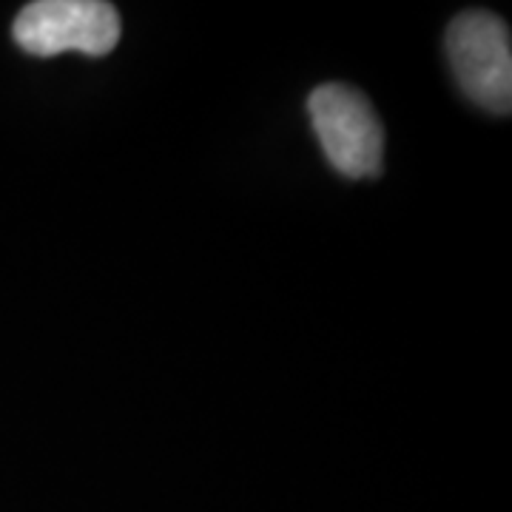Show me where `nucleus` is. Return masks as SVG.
I'll return each instance as SVG.
<instances>
[{
	"instance_id": "obj_2",
	"label": "nucleus",
	"mask_w": 512,
	"mask_h": 512,
	"mask_svg": "<svg viewBox=\"0 0 512 512\" xmlns=\"http://www.w3.org/2000/svg\"><path fill=\"white\" fill-rule=\"evenodd\" d=\"M447 57L461 92L473 103L510 114L512 37L504 20L484 9L461 12L447 29Z\"/></svg>"
},
{
	"instance_id": "obj_3",
	"label": "nucleus",
	"mask_w": 512,
	"mask_h": 512,
	"mask_svg": "<svg viewBox=\"0 0 512 512\" xmlns=\"http://www.w3.org/2000/svg\"><path fill=\"white\" fill-rule=\"evenodd\" d=\"M12 37L35 57L63 52L103 57L120 43V15L100 0H37L20 9Z\"/></svg>"
},
{
	"instance_id": "obj_1",
	"label": "nucleus",
	"mask_w": 512,
	"mask_h": 512,
	"mask_svg": "<svg viewBox=\"0 0 512 512\" xmlns=\"http://www.w3.org/2000/svg\"><path fill=\"white\" fill-rule=\"evenodd\" d=\"M313 131L328 163L350 180L382 171L384 128L365 94L345 83H325L308 97Z\"/></svg>"
}]
</instances>
